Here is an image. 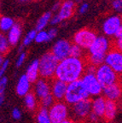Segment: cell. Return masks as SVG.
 <instances>
[{
    "label": "cell",
    "instance_id": "6da1fadb",
    "mask_svg": "<svg viewBox=\"0 0 122 123\" xmlns=\"http://www.w3.org/2000/svg\"><path fill=\"white\" fill-rule=\"evenodd\" d=\"M86 62L82 58L68 56L62 61L58 62L55 78L69 84L81 79L85 71Z\"/></svg>",
    "mask_w": 122,
    "mask_h": 123
},
{
    "label": "cell",
    "instance_id": "7a4b0ae2",
    "mask_svg": "<svg viewBox=\"0 0 122 123\" xmlns=\"http://www.w3.org/2000/svg\"><path fill=\"white\" fill-rule=\"evenodd\" d=\"M95 70V67L86 63L85 71L80 79V81L84 86L89 97H94V98L101 96L103 92V87L96 78Z\"/></svg>",
    "mask_w": 122,
    "mask_h": 123
},
{
    "label": "cell",
    "instance_id": "3957f363",
    "mask_svg": "<svg viewBox=\"0 0 122 123\" xmlns=\"http://www.w3.org/2000/svg\"><path fill=\"white\" fill-rule=\"evenodd\" d=\"M90 98L80 80L67 84L64 97V103L67 105H73L77 103Z\"/></svg>",
    "mask_w": 122,
    "mask_h": 123
},
{
    "label": "cell",
    "instance_id": "277c9868",
    "mask_svg": "<svg viewBox=\"0 0 122 123\" xmlns=\"http://www.w3.org/2000/svg\"><path fill=\"white\" fill-rule=\"evenodd\" d=\"M38 61L39 77L42 79L50 80L55 78V73L57 67L58 61L54 57L51 52H46Z\"/></svg>",
    "mask_w": 122,
    "mask_h": 123
},
{
    "label": "cell",
    "instance_id": "5b68a950",
    "mask_svg": "<svg viewBox=\"0 0 122 123\" xmlns=\"http://www.w3.org/2000/svg\"><path fill=\"white\" fill-rule=\"evenodd\" d=\"M95 75L103 88L120 82V75L104 63L96 68Z\"/></svg>",
    "mask_w": 122,
    "mask_h": 123
},
{
    "label": "cell",
    "instance_id": "8992f818",
    "mask_svg": "<svg viewBox=\"0 0 122 123\" xmlns=\"http://www.w3.org/2000/svg\"><path fill=\"white\" fill-rule=\"evenodd\" d=\"M92 113V107H91V100H83L77 104L71 106L69 110V115H71V119L80 123L87 120L90 114Z\"/></svg>",
    "mask_w": 122,
    "mask_h": 123
},
{
    "label": "cell",
    "instance_id": "52a82bcc",
    "mask_svg": "<svg viewBox=\"0 0 122 123\" xmlns=\"http://www.w3.org/2000/svg\"><path fill=\"white\" fill-rule=\"evenodd\" d=\"M48 114L51 123H61L68 118V105L62 101L55 102L48 109Z\"/></svg>",
    "mask_w": 122,
    "mask_h": 123
},
{
    "label": "cell",
    "instance_id": "ba28073f",
    "mask_svg": "<svg viewBox=\"0 0 122 123\" xmlns=\"http://www.w3.org/2000/svg\"><path fill=\"white\" fill-rule=\"evenodd\" d=\"M97 38L94 31L88 28H83L78 31L73 36V44L82 50H88Z\"/></svg>",
    "mask_w": 122,
    "mask_h": 123
},
{
    "label": "cell",
    "instance_id": "9c48e42d",
    "mask_svg": "<svg viewBox=\"0 0 122 123\" xmlns=\"http://www.w3.org/2000/svg\"><path fill=\"white\" fill-rule=\"evenodd\" d=\"M111 47V43L106 36H97L92 44L88 49V56H105Z\"/></svg>",
    "mask_w": 122,
    "mask_h": 123
},
{
    "label": "cell",
    "instance_id": "30bf717a",
    "mask_svg": "<svg viewBox=\"0 0 122 123\" xmlns=\"http://www.w3.org/2000/svg\"><path fill=\"white\" fill-rule=\"evenodd\" d=\"M104 64L109 66L119 75L122 72V53L115 48H111L105 55Z\"/></svg>",
    "mask_w": 122,
    "mask_h": 123
},
{
    "label": "cell",
    "instance_id": "8fae6325",
    "mask_svg": "<svg viewBox=\"0 0 122 123\" xmlns=\"http://www.w3.org/2000/svg\"><path fill=\"white\" fill-rule=\"evenodd\" d=\"M71 45L72 44L68 40L59 39L54 44L50 52L58 62L62 61L65 58L70 56Z\"/></svg>",
    "mask_w": 122,
    "mask_h": 123
},
{
    "label": "cell",
    "instance_id": "7c38bea8",
    "mask_svg": "<svg viewBox=\"0 0 122 123\" xmlns=\"http://www.w3.org/2000/svg\"><path fill=\"white\" fill-rule=\"evenodd\" d=\"M121 27V18L120 15H111L105 20L103 24V31L106 37H114L115 33Z\"/></svg>",
    "mask_w": 122,
    "mask_h": 123
},
{
    "label": "cell",
    "instance_id": "4fadbf2b",
    "mask_svg": "<svg viewBox=\"0 0 122 123\" xmlns=\"http://www.w3.org/2000/svg\"><path fill=\"white\" fill-rule=\"evenodd\" d=\"M50 83V95L54 98L55 102H61L64 100V97L66 94V91H67V86L63 81H61L59 80L54 78L51 80Z\"/></svg>",
    "mask_w": 122,
    "mask_h": 123
},
{
    "label": "cell",
    "instance_id": "5bb4252c",
    "mask_svg": "<svg viewBox=\"0 0 122 123\" xmlns=\"http://www.w3.org/2000/svg\"><path fill=\"white\" fill-rule=\"evenodd\" d=\"M32 92L38 99V101L50 95V80L39 78L36 82L33 83V92Z\"/></svg>",
    "mask_w": 122,
    "mask_h": 123
},
{
    "label": "cell",
    "instance_id": "9a60e30c",
    "mask_svg": "<svg viewBox=\"0 0 122 123\" xmlns=\"http://www.w3.org/2000/svg\"><path fill=\"white\" fill-rule=\"evenodd\" d=\"M102 94H103V98H105V100L118 103L119 100L121 98V86H120V82L111 85V86L103 88Z\"/></svg>",
    "mask_w": 122,
    "mask_h": 123
},
{
    "label": "cell",
    "instance_id": "2e32d148",
    "mask_svg": "<svg viewBox=\"0 0 122 123\" xmlns=\"http://www.w3.org/2000/svg\"><path fill=\"white\" fill-rule=\"evenodd\" d=\"M106 105V100L103 96H98L91 100V107L92 113L95 115L97 118H103Z\"/></svg>",
    "mask_w": 122,
    "mask_h": 123
},
{
    "label": "cell",
    "instance_id": "e0dca14e",
    "mask_svg": "<svg viewBox=\"0 0 122 123\" xmlns=\"http://www.w3.org/2000/svg\"><path fill=\"white\" fill-rule=\"evenodd\" d=\"M74 6L75 4L72 0H66L62 4H61V6L58 10L57 15L61 19V21L69 19V18L73 15L74 12Z\"/></svg>",
    "mask_w": 122,
    "mask_h": 123
},
{
    "label": "cell",
    "instance_id": "ac0fdd59",
    "mask_svg": "<svg viewBox=\"0 0 122 123\" xmlns=\"http://www.w3.org/2000/svg\"><path fill=\"white\" fill-rule=\"evenodd\" d=\"M31 90H32V83L27 80L25 74L21 75L18 80L16 88H15V92L17 95L20 97H24L27 93L31 92Z\"/></svg>",
    "mask_w": 122,
    "mask_h": 123
},
{
    "label": "cell",
    "instance_id": "d6986e66",
    "mask_svg": "<svg viewBox=\"0 0 122 123\" xmlns=\"http://www.w3.org/2000/svg\"><path fill=\"white\" fill-rule=\"evenodd\" d=\"M22 29L20 23H15L14 26L10 29L7 34V39L10 45H16L20 40V38L21 36Z\"/></svg>",
    "mask_w": 122,
    "mask_h": 123
},
{
    "label": "cell",
    "instance_id": "ffe728a7",
    "mask_svg": "<svg viewBox=\"0 0 122 123\" xmlns=\"http://www.w3.org/2000/svg\"><path fill=\"white\" fill-rule=\"evenodd\" d=\"M118 113V103L106 100L103 118L107 121H113Z\"/></svg>",
    "mask_w": 122,
    "mask_h": 123
},
{
    "label": "cell",
    "instance_id": "44dd1931",
    "mask_svg": "<svg viewBox=\"0 0 122 123\" xmlns=\"http://www.w3.org/2000/svg\"><path fill=\"white\" fill-rule=\"evenodd\" d=\"M25 76L27 78L29 81L32 84L35 83L39 79V70H38V61L34 60L31 62V64L28 66L26 71Z\"/></svg>",
    "mask_w": 122,
    "mask_h": 123
},
{
    "label": "cell",
    "instance_id": "7402d4cb",
    "mask_svg": "<svg viewBox=\"0 0 122 123\" xmlns=\"http://www.w3.org/2000/svg\"><path fill=\"white\" fill-rule=\"evenodd\" d=\"M24 104H25L26 108L30 111H35L39 107V101L32 92H29L26 96H24Z\"/></svg>",
    "mask_w": 122,
    "mask_h": 123
},
{
    "label": "cell",
    "instance_id": "603a6c76",
    "mask_svg": "<svg viewBox=\"0 0 122 123\" xmlns=\"http://www.w3.org/2000/svg\"><path fill=\"white\" fill-rule=\"evenodd\" d=\"M51 16H52L51 12H46L43 15H41L39 17V19L38 20V21H37L35 30L37 32L44 30V28L47 26L48 23L50 22V19H51Z\"/></svg>",
    "mask_w": 122,
    "mask_h": 123
},
{
    "label": "cell",
    "instance_id": "cb8c5ba5",
    "mask_svg": "<svg viewBox=\"0 0 122 123\" xmlns=\"http://www.w3.org/2000/svg\"><path fill=\"white\" fill-rule=\"evenodd\" d=\"M15 23V22L14 21V19L10 17V16H2V17H0V32H2L3 33L9 32Z\"/></svg>",
    "mask_w": 122,
    "mask_h": 123
},
{
    "label": "cell",
    "instance_id": "d4e9b609",
    "mask_svg": "<svg viewBox=\"0 0 122 123\" xmlns=\"http://www.w3.org/2000/svg\"><path fill=\"white\" fill-rule=\"evenodd\" d=\"M36 121L37 123H51L49 117L48 110L42 107L38 108L36 114Z\"/></svg>",
    "mask_w": 122,
    "mask_h": 123
},
{
    "label": "cell",
    "instance_id": "484cf974",
    "mask_svg": "<svg viewBox=\"0 0 122 123\" xmlns=\"http://www.w3.org/2000/svg\"><path fill=\"white\" fill-rule=\"evenodd\" d=\"M10 48V45L8 42L7 37L4 33L0 32V54L1 55H5L9 52Z\"/></svg>",
    "mask_w": 122,
    "mask_h": 123
},
{
    "label": "cell",
    "instance_id": "4316f807",
    "mask_svg": "<svg viewBox=\"0 0 122 123\" xmlns=\"http://www.w3.org/2000/svg\"><path fill=\"white\" fill-rule=\"evenodd\" d=\"M34 41L36 43H44V42H48L49 40V37H48V33L47 31H39V32H37V34L35 36V39Z\"/></svg>",
    "mask_w": 122,
    "mask_h": 123
},
{
    "label": "cell",
    "instance_id": "83f0119b",
    "mask_svg": "<svg viewBox=\"0 0 122 123\" xmlns=\"http://www.w3.org/2000/svg\"><path fill=\"white\" fill-rule=\"evenodd\" d=\"M83 50L74 44H72L70 48V56L76 58H82Z\"/></svg>",
    "mask_w": 122,
    "mask_h": 123
},
{
    "label": "cell",
    "instance_id": "f1b7e54d",
    "mask_svg": "<svg viewBox=\"0 0 122 123\" xmlns=\"http://www.w3.org/2000/svg\"><path fill=\"white\" fill-rule=\"evenodd\" d=\"M55 102V101L54 100V98H52L51 95H49V96L45 97V98H43V99L39 100V106L42 108H44L46 110H48Z\"/></svg>",
    "mask_w": 122,
    "mask_h": 123
},
{
    "label": "cell",
    "instance_id": "f546056e",
    "mask_svg": "<svg viewBox=\"0 0 122 123\" xmlns=\"http://www.w3.org/2000/svg\"><path fill=\"white\" fill-rule=\"evenodd\" d=\"M36 34H37V31L35 30V29L31 30L30 32H28V33L26 35L24 39H23L22 46H27V45H29L32 41H34Z\"/></svg>",
    "mask_w": 122,
    "mask_h": 123
},
{
    "label": "cell",
    "instance_id": "4dcf8cb0",
    "mask_svg": "<svg viewBox=\"0 0 122 123\" xmlns=\"http://www.w3.org/2000/svg\"><path fill=\"white\" fill-rule=\"evenodd\" d=\"M9 65H10V60L9 59L4 60L2 65H1V67H0V78H2V77L4 76V74H5L6 71H7Z\"/></svg>",
    "mask_w": 122,
    "mask_h": 123
},
{
    "label": "cell",
    "instance_id": "1f68e13d",
    "mask_svg": "<svg viewBox=\"0 0 122 123\" xmlns=\"http://www.w3.org/2000/svg\"><path fill=\"white\" fill-rule=\"evenodd\" d=\"M8 84V78L5 76L0 78V95H4Z\"/></svg>",
    "mask_w": 122,
    "mask_h": 123
},
{
    "label": "cell",
    "instance_id": "d6a6232c",
    "mask_svg": "<svg viewBox=\"0 0 122 123\" xmlns=\"http://www.w3.org/2000/svg\"><path fill=\"white\" fill-rule=\"evenodd\" d=\"M25 60H26V53L25 52H21V53H20L19 56H18L17 60H16V62H15L16 67H18V68L21 67L22 64L24 63Z\"/></svg>",
    "mask_w": 122,
    "mask_h": 123
},
{
    "label": "cell",
    "instance_id": "836d02e7",
    "mask_svg": "<svg viewBox=\"0 0 122 123\" xmlns=\"http://www.w3.org/2000/svg\"><path fill=\"white\" fill-rule=\"evenodd\" d=\"M112 5L115 11L120 12L122 9V0H114Z\"/></svg>",
    "mask_w": 122,
    "mask_h": 123
},
{
    "label": "cell",
    "instance_id": "e575fe53",
    "mask_svg": "<svg viewBox=\"0 0 122 123\" xmlns=\"http://www.w3.org/2000/svg\"><path fill=\"white\" fill-rule=\"evenodd\" d=\"M22 116V113L18 108H15L12 110V117L15 120H20Z\"/></svg>",
    "mask_w": 122,
    "mask_h": 123
},
{
    "label": "cell",
    "instance_id": "d590c367",
    "mask_svg": "<svg viewBox=\"0 0 122 123\" xmlns=\"http://www.w3.org/2000/svg\"><path fill=\"white\" fill-rule=\"evenodd\" d=\"M47 33H48V37H49V40H52L56 34H57V29L56 28H50L49 31H47Z\"/></svg>",
    "mask_w": 122,
    "mask_h": 123
},
{
    "label": "cell",
    "instance_id": "8d00e7d4",
    "mask_svg": "<svg viewBox=\"0 0 122 123\" xmlns=\"http://www.w3.org/2000/svg\"><path fill=\"white\" fill-rule=\"evenodd\" d=\"M113 48H115V49H116V50L121 51V49H122V38H116V39H115V46H114Z\"/></svg>",
    "mask_w": 122,
    "mask_h": 123
},
{
    "label": "cell",
    "instance_id": "74e56055",
    "mask_svg": "<svg viewBox=\"0 0 122 123\" xmlns=\"http://www.w3.org/2000/svg\"><path fill=\"white\" fill-rule=\"evenodd\" d=\"M61 19L59 18V16H58L57 15H54V16H51V19H50V22L51 25H56V24H58V23L61 22Z\"/></svg>",
    "mask_w": 122,
    "mask_h": 123
},
{
    "label": "cell",
    "instance_id": "f35d334b",
    "mask_svg": "<svg viewBox=\"0 0 122 123\" xmlns=\"http://www.w3.org/2000/svg\"><path fill=\"white\" fill-rule=\"evenodd\" d=\"M88 8H89L88 4H86V3L82 4H81V6L79 7V14H81V15H82V14H85L88 10Z\"/></svg>",
    "mask_w": 122,
    "mask_h": 123
},
{
    "label": "cell",
    "instance_id": "ab89813d",
    "mask_svg": "<svg viewBox=\"0 0 122 123\" xmlns=\"http://www.w3.org/2000/svg\"><path fill=\"white\" fill-rule=\"evenodd\" d=\"M87 119L90 121H92V122H97V121L99 120V118H97L95 115H93L92 113H91L90 115H89V117H88Z\"/></svg>",
    "mask_w": 122,
    "mask_h": 123
},
{
    "label": "cell",
    "instance_id": "60d3db41",
    "mask_svg": "<svg viewBox=\"0 0 122 123\" xmlns=\"http://www.w3.org/2000/svg\"><path fill=\"white\" fill-rule=\"evenodd\" d=\"M114 37L115 38V39H116V38H122V27H121V28H120L118 31H117L116 33H115V34L114 35Z\"/></svg>",
    "mask_w": 122,
    "mask_h": 123
},
{
    "label": "cell",
    "instance_id": "b9f144b4",
    "mask_svg": "<svg viewBox=\"0 0 122 123\" xmlns=\"http://www.w3.org/2000/svg\"><path fill=\"white\" fill-rule=\"evenodd\" d=\"M61 123H79V122L75 121L74 120L71 119V118H67V120H65V121H63L62 122H61Z\"/></svg>",
    "mask_w": 122,
    "mask_h": 123
},
{
    "label": "cell",
    "instance_id": "7bdbcfd3",
    "mask_svg": "<svg viewBox=\"0 0 122 123\" xmlns=\"http://www.w3.org/2000/svg\"><path fill=\"white\" fill-rule=\"evenodd\" d=\"M60 6H61V4L60 3H56V4L54 5V7H53V10H59V8H60Z\"/></svg>",
    "mask_w": 122,
    "mask_h": 123
},
{
    "label": "cell",
    "instance_id": "ee69618b",
    "mask_svg": "<svg viewBox=\"0 0 122 123\" xmlns=\"http://www.w3.org/2000/svg\"><path fill=\"white\" fill-rule=\"evenodd\" d=\"M4 95H0V107L4 104Z\"/></svg>",
    "mask_w": 122,
    "mask_h": 123
},
{
    "label": "cell",
    "instance_id": "f6af8a7d",
    "mask_svg": "<svg viewBox=\"0 0 122 123\" xmlns=\"http://www.w3.org/2000/svg\"><path fill=\"white\" fill-rule=\"evenodd\" d=\"M4 56L0 54V67H1V65H2L3 62H4Z\"/></svg>",
    "mask_w": 122,
    "mask_h": 123
},
{
    "label": "cell",
    "instance_id": "bcb514c9",
    "mask_svg": "<svg viewBox=\"0 0 122 123\" xmlns=\"http://www.w3.org/2000/svg\"><path fill=\"white\" fill-rule=\"evenodd\" d=\"M107 123H115V122H113V121H107Z\"/></svg>",
    "mask_w": 122,
    "mask_h": 123
},
{
    "label": "cell",
    "instance_id": "7dc6e473",
    "mask_svg": "<svg viewBox=\"0 0 122 123\" xmlns=\"http://www.w3.org/2000/svg\"><path fill=\"white\" fill-rule=\"evenodd\" d=\"M21 1H22V2H25V1H29V0H21Z\"/></svg>",
    "mask_w": 122,
    "mask_h": 123
}]
</instances>
